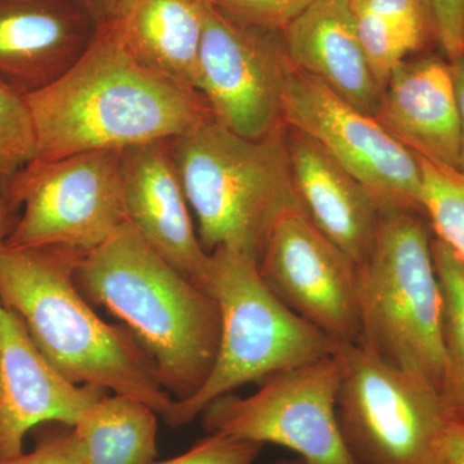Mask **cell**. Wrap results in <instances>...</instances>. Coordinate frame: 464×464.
<instances>
[{
	"instance_id": "obj_19",
	"label": "cell",
	"mask_w": 464,
	"mask_h": 464,
	"mask_svg": "<svg viewBox=\"0 0 464 464\" xmlns=\"http://www.w3.org/2000/svg\"><path fill=\"white\" fill-rule=\"evenodd\" d=\"M207 5L199 0H121L103 25L141 65L197 91Z\"/></svg>"
},
{
	"instance_id": "obj_5",
	"label": "cell",
	"mask_w": 464,
	"mask_h": 464,
	"mask_svg": "<svg viewBox=\"0 0 464 464\" xmlns=\"http://www.w3.org/2000/svg\"><path fill=\"white\" fill-rule=\"evenodd\" d=\"M431 231L423 213L382 210L373 249L357 267V343L441 393L444 299Z\"/></svg>"
},
{
	"instance_id": "obj_35",
	"label": "cell",
	"mask_w": 464,
	"mask_h": 464,
	"mask_svg": "<svg viewBox=\"0 0 464 464\" xmlns=\"http://www.w3.org/2000/svg\"><path fill=\"white\" fill-rule=\"evenodd\" d=\"M199 2H203V3H210V2H212V0H199Z\"/></svg>"
},
{
	"instance_id": "obj_26",
	"label": "cell",
	"mask_w": 464,
	"mask_h": 464,
	"mask_svg": "<svg viewBox=\"0 0 464 464\" xmlns=\"http://www.w3.org/2000/svg\"><path fill=\"white\" fill-rule=\"evenodd\" d=\"M264 445L225 435L208 433L186 453L154 464H255Z\"/></svg>"
},
{
	"instance_id": "obj_29",
	"label": "cell",
	"mask_w": 464,
	"mask_h": 464,
	"mask_svg": "<svg viewBox=\"0 0 464 464\" xmlns=\"http://www.w3.org/2000/svg\"><path fill=\"white\" fill-rule=\"evenodd\" d=\"M5 464H87L72 432L42 440L33 451Z\"/></svg>"
},
{
	"instance_id": "obj_10",
	"label": "cell",
	"mask_w": 464,
	"mask_h": 464,
	"mask_svg": "<svg viewBox=\"0 0 464 464\" xmlns=\"http://www.w3.org/2000/svg\"><path fill=\"white\" fill-rule=\"evenodd\" d=\"M283 121L290 130L322 146L355 177L381 212L423 213L422 172L413 152L396 141L374 116L360 111L319 79L295 67L284 93Z\"/></svg>"
},
{
	"instance_id": "obj_3",
	"label": "cell",
	"mask_w": 464,
	"mask_h": 464,
	"mask_svg": "<svg viewBox=\"0 0 464 464\" xmlns=\"http://www.w3.org/2000/svg\"><path fill=\"white\" fill-rule=\"evenodd\" d=\"M79 289L121 319L154 362L174 400L190 398L210 373L221 317L217 301L124 222L76 267Z\"/></svg>"
},
{
	"instance_id": "obj_30",
	"label": "cell",
	"mask_w": 464,
	"mask_h": 464,
	"mask_svg": "<svg viewBox=\"0 0 464 464\" xmlns=\"http://www.w3.org/2000/svg\"><path fill=\"white\" fill-rule=\"evenodd\" d=\"M433 464H464V423L451 415Z\"/></svg>"
},
{
	"instance_id": "obj_15",
	"label": "cell",
	"mask_w": 464,
	"mask_h": 464,
	"mask_svg": "<svg viewBox=\"0 0 464 464\" xmlns=\"http://www.w3.org/2000/svg\"><path fill=\"white\" fill-rule=\"evenodd\" d=\"M99 26L74 0H0V82L24 94L72 69Z\"/></svg>"
},
{
	"instance_id": "obj_16",
	"label": "cell",
	"mask_w": 464,
	"mask_h": 464,
	"mask_svg": "<svg viewBox=\"0 0 464 464\" xmlns=\"http://www.w3.org/2000/svg\"><path fill=\"white\" fill-rule=\"evenodd\" d=\"M374 118L417 157L458 169L459 106L447 58L424 54L402 61L382 91Z\"/></svg>"
},
{
	"instance_id": "obj_27",
	"label": "cell",
	"mask_w": 464,
	"mask_h": 464,
	"mask_svg": "<svg viewBox=\"0 0 464 464\" xmlns=\"http://www.w3.org/2000/svg\"><path fill=\"white\" fill-rule=\"evenodd\" d=\"M436 43L448 61L464 57V0H427Z\"/></svg>"
},
{
	"instance_id": "obj_7",
	"label": "cell",
	"mask_w": 464,
	"mask_h": 464,
	"mask_svg": "<svg viewBox=\"0 0 464 464\" xmlns=\"http://www.w3.org/2000/svg\"><path fill=\"white\" fill-rule=\"evenodd\" d=\"M337 418L357 464H433L450 411L441 393L360 343L340 342Z\"/></svg>"
},
{
	"instance_id": "obj_28",
	"label": "cell",
	"mask_w": 464,
	"mask_h": 464,
	"mask_svg": "<svg viewBox=\"0 0 464 464\" xmlns=\"http://www.w3.org/2000/svg\"><path fill=\"white\" fill-rule=\"evenodd\" d=\"M350 5L353 11L366 12L398 23L431 26L433 29L427 0H350Z\"/></svg>"
},
{
	"instance_id": "obj_8",
	"label": "cell",
	"mask_w": 464,
	"mask_h": 464,
	"mask_svg": "<svg viewBox=\"0 0 464 464\" xmlns=\"http://www.w3.org/2000/svg\"><path fill=\"white\" fill-rule=\"evenodd\" d=\"M7 203L18 217L5 248H99L127 222L121 152L34 160L14 179Z\"/></svg>"
},
{
	"instance_id": "obj_21",
	"label": "cell",
	"mask_w": 464,
	"mask_h": 464,
	"mask_svg": "<svg viewBox=\"0 0 464 464\" xmlns=\"http://www.w3.org/2000/svg\"><path fill=\"white\" fill-rule=\"evenodd\" d=\"M433 264L444 299L445 368L441 396L449 411L464 423V264L444 241L432 237Z\"/></svg>"
},
{
	"instance_id": "obj_12",
	"label": "cell",
	"mask_w": 464,
	"mask_h": 464,
	"mask_svg": "<svg viewBox=\"0 0 464 464\" xmlns=\"http://www.w3.org/2000/svg\"><path fill=\"white\" fill-rule=\"evenodd\" d=\"M268 288L290 311L335 343H357V266L323 234L304 208L275 224L259 257Z\"/></svg>"
},
{
	"instance_id": "obj_2",
	"label": "cell",
	"mask_w": 464,
	"mask_h": 464,
	"mask_svg": "<svg viewBox=\"0 0 464 464\" xmlns=\"http://www.w3.org/2000/svg\"><path fill=\"white\" fill-rule=\"evenodd\" d=\"M84 253L66 248L0 249V302L24 323L66 380L130 396L161 417L174 399L132 333L103 322L76 283Z\"/></svg>"
},
{
	"instance_id": "obj_1",
	"label": "cell",
	"mask_w": 464,
	"mask_h": 464,
	"mask_svg": "<svg viewBox=\"0 0 464 464\" xmlns=\"http://www.w3.org/2000/svg\"><path fill=\"white\" fill-rule=\"evenodd\" d=\"M26 99L39 161L170 141L213 121L199 92L141 65L106 25L72 69Z\"/></svg>"
},
{
	"instance_id": "obj_24",
	"label": "cell",
	"mask_w": 464,
	"mask_h": 464,
	"mask_svg": "<svg viewBox=\"0 0 464 464\" xmlns=\"http://www.w3.org/2000/svg\"><path fill=\"white\" fill-rule=\"evenodd\" d=\"M38 157L35 124L26 94L0 82V198Z\"/></svg>"
},
{
	"instance_id": "obj_20",
	"label": "cell",
	"mask_w": 464,
	"mask_h": 464,
	"mask_svg": "<svg viewBox=\"0 0 464 464\" xmlns=\"http://www.w3.org/2000/svg\"><path fill=\"white\" fill-rule=\"evenodd\" d=\"M158 415L139 400L105 393L85 409L72 432L87 464H154Z\"/></svg>"
},
{
	"instance_id": "obj_4",
	"label": "cell",
	"mask_w": 464,
	"mask_h": 464,
	"mask_svg": "<svg viewBox=\"0 0 464 464\" xmlns=\"http://www.w3.org/2000/svg\"><path fill=\"white\" fill-rule=\"evenodd\" d=\"M170 150L201 246L261 257L275 224L299 199L284 128L261 140L215 121L170 140Z\"/></svg>"
},
{
	"instance_id": "obj_33",
	"label": "cell",
	"mask_w": 464,
	"mask_h": 464,
	"mask_svg": "<svg viewBox=\"0 0 464 464\" xmlns=\"http://www.w3.org/2000/svg\"><path fill=\"white\" fill-rule=\"evenodd\" d=\"M18 213L0 198V249L5 248L12 228L16 225Z\"/></svg>"
},
{
	"instance_id": "obj_6",
	"label": "cell",
	"mask_w": 464,
	"mask_h": 464,
	"mask_svg": "<svg viewBox=\"0 0 464 464\" xmlns=\"http://www.w3.org/2000/svg\"><path fill=\"white\" fill-rule=\"evenodd\" d=\"M206 289L221 317L216 360L194 395L174 400L163 417L168 426H186L210 402L241 386L334 353L332 338L295 315L268 288L253 256L227 248L210 253Z\"/></svg>"
},
{
	"instance_id": "obj_9",
	"label": "cell",
	"mask_w": 464,
	"mask_h": 464,
	"mask_svg": "<svg viewBox=\"0 0 464 464\" xmlns=\"http://www.w3.org/2000/svg\"><path fill=\"white\" fill-rule=\"evenodd\" d=\"M341 371L334 353L271 375L257 392H234L201 411L208 433L289 449L311 464H357L337 418Z\"/></svg>"
},
{
	"instance_id": "obj_31",
	"label": "cell",
	"mask_w": 464,
	"mask_h": 464,
	"mask_svg": "<svg viewBox=\"0 0 464 464\" xmlns=\"http://www.w3.org/2000/svg\"><path fill=\"white\" fill-rule=\"evenodd\" d=\"M451 72H453L454 83L458 97V106H459L460 116V150L459 161H458V170L464 174V57L451 61Z\"/></svg>"
},
{
	"instance_id": "obj_34",
	"label": "cell",
	"mask_w": 464,
	"mask_h": 464,
	"mask_svg": "<svg viewBox=\"0 0 464 464\" xmlns=\"http://www.w3.org/2000/svg\"><path fill=\"white\" fill-rule=\"evenodd\" d=\"M275 464H311L308 463L307 460L302 459V458H295V459L290 460H282V462H277Z\"/></svg>"
},
{
	"instance_id": "obj_32",
	"label": "cell",
	"mask_w": 464,
	"mask_h": 464,
	"mask_svg": "<svg viewBox=\"0 0 464 464\" xmlns=\"http://www.w3.org/2000/svg\"><path fill=\"white\" fill-rule=\"evenodd\" d=\"M74 2L100 27L111 18L121 0H74Z\"/></svg>"
},
{
	"instance_id": "obj_25",
	"label": "cell",
	"mask_w": 464,
	"mask_h": 464,
	"mask_svg": "<svg viewBox=\"0 0 464 464\" xmlns=\"http://www.w3.org/2000/svg\"><path fill=\"white\" fill-rule=\"evenodd\" d=\"M316 0H212L225 16L268 32L283 33Z\"/></svg>"
},
{
	"instance_id": "obj_17",
	"label": "cell",
	"mask_w": 464,
	"mask_h": 464,
	"mask_svg": "<svg viewBox=\"0 0 464 464\" xmlns=\"http://www.w3.org/2000/svg\"><path fill=\"white\" fill-rule=\"evenodd\" d=\"M293 179L316 227L357 267L373 249L381 208L355 177L315 141L292 130L286 139Z\"/></svg>"
},
{
	"instance_id": "obj_13",
	"label": "cell",
	"mask_w": 464,
	"mask_h": 464,
	"mask_svg": "<svg viewBox=\"0 0 464 464\" xmlns=\"http://www.w3.org/2000/svg\"><path fill=\"white\" fill-rule=\"evenodd\" d=\"M106 391L66 380L0 302V464L23 456L27 433L43 423L72 427Z\"/></svg>"
},
{
	"instance_id": "obj_14",
	"label": "cell",
	"mask_w": 464,
	"mask_h": 464,
	"mask_svg": "<svg viewBox=\"0 0 464 464\" xmlns=\"http://www.w3.org/2000/svg\"><path fill=\"white\" fill-rule=\"evenodd\" d=\"M125 218L159 255L206 289L210 255L201 246L170 141L121 152Z\"/></svg>"
},
{
	"instance_id": "obj_23",
	"label": "cell",
	"mask_w": 464,
	"mask_h": 464,
	"mask_svg": "<svg viewBox=\"0 0 464 464\" xmlns=\"http://www.w3.org/2000/svg\"><path fill=\"white\" fill-rule=\"evenodd\" d=\"M417 159L422 172V209L433 237L450 246L464 264V174Z\"/></svg>"
},
{
	"instance_id": "obj_18",
	"label": "cell",
	"mask_w": 464,
	"mask_h": 464,
	"mask_svg": "<svg viewBox=\"0 0 464 464\" xmlns=\"http://www.w3.org/2000/svg\"><path fill=\"white\" fill-rule=\"evenodd\" d=\"M292 65L372 116L382 88L362 51L350 0H316L282 33Z\"/></svg>"
},
{
	"instance_id": "obj_22",
	"label": "cell",
	"mask_w": 464,
	"mask_h": 464,
	"mask_svg": "<svg viewBox=\"0 0 464 464\" xmlns=\"http://www.w3.org/2000/svg\"><path fill=\"white\" fill-rule=\"evenodd\" d=\"M353 12L366 61L382 91L395 67L409 54L422 51L431 41L436 42L431 26L398 23L353 9Z\"/></svg>"
},
{
	"instance_id": "obj_11",
	"label": "cell",
	"mask_w": 464,
	"mask_h": 464,
	"mask_svg": "<svg viewBox=\"0 0 464 464\" xmlns=\"http://www.w3.org/2000/svg\"><path fill=\"white\" fill-rule=\"evenodd\" d=\"M293 67L277 33L244 25L208 3L197 91L216 123L250 140L282 130Z\"/></svg>"
}]
</instances>
